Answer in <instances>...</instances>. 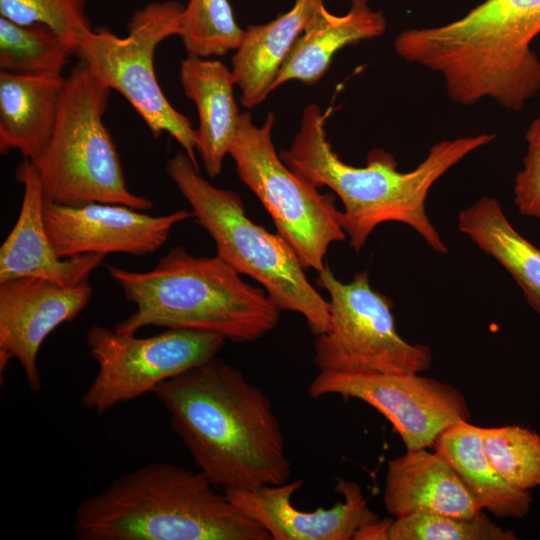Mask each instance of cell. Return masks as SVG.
Listing matches in <instances>:
<instances>
[{
	"label": "cell",
	"mask_w": 540,
	"mask_h": 540,
	"mask_svg": "<svg viewBox=\"0 0 540 540\" xmlns=\"http://www.w3.org/2000/svg\"><path fill=\"white\" fill-rule=\"evenodd\" d=\"M494 134L442 140L433 144L413 170H398L394 156L372 149L366 164L345 163L332 149L325 130V116L319 105L309 104L290 147L279 155L293 171L317 188H330L341 200L342 227L350 247L360 251L373 231L387 222L403 223L439 254L448 247L426 212L432 186L470 153L488 145Z\"/></svg>",
	"instance_id": "2"
},
{
	"label": "cell",
	"mask_w": 540,
	"mask_h": 540,
	"mask_svg": "<svg viewBox=\"0 0 540 540\" xmlns=\"http://www.w3.org/2000/svg\"><path fill=\"white\" fill-rule=\"evenodd\" d=\"M86 0H0L1 17L20 25L40 24L79 44L91 29Z\"/></svg>",
	"instance_id": "28"
},
{
	"label": "cell",
	"mask_w": 540,
	"mask_h": 540,
	"mask_svg": "<svg viewBox=\"0 0 540 540\" xmlns=\"http://www.w3.org/2000/svg\"><path fill=\"white\" fill-rule=\"evenodd\" d=\"M110 92L80 59L65 77L52 137L32 162L47 201L114 203L140 211L153 207L126 185L117 148L103 121Z\"/></svg>",
	"instance_id": "7"
},
{
	"label": "cell",
	"mask_w": 540,
	"mask_h": 540,
	"mask_svg": "<svg viewBox=\"0 0 540 540\" xmlns=\"http://www.w3.org/2000/svg\"><path fill=\"white\" fill-rule=\"evenodd\" d=\"M526 153L515 177L514 203L518 212L540 223V116L525 132Z\"/></svg>",
	"instance_id": "29"
},
{
	"label": "cell",
	"mask_w": 540,
	"mask_h": 540,
	"mask_svg": "<svg viewBox=\"0 0 540 540\" xmlns=\"http://www.w3.org/2000/svg\"><path fill=\"white\" fill-rule=\"evenodd\" d=\"M179 74L184 93L199 116L197 151L207 175L214 178L221 173L241 115L234 98L232 71L221 61L187 55Z\"/></svg>",
	"instance_id": "18"
},
{
	"label": "cell",
	"mask_w": 540,
	"mask_h": 540,
	"mask_svg": "<svg viewBox=\"0 0 540 540\" xmlns=\"http://www.w3.org/2000/svg\"><path fill=\"white\" fill-rule=\"evenodd\" d=\"M135 311L115 330L136 334L148 326L220 334L236 343L255 341L278 324L280 309L264 289L245 282L217 255L196 257L171 248L151 270L107 265Z\"/></svg>",
	"instance_id": "5"
},
{
	"label": "cell",
	"mask_w": 540,
	"mask_h": 540,
	"mask_svg": "<svg viewBox=\"0 0 540 540\" xmlns=\"http://www.w3.org/2000/svg\"><path fill=\"white\" fill-rule=\"evenodd\" d=\"M392 519L377 520L362 527L355 535L357 540H389Z\"/></svg>",
	"instance_id": "30"
},
{
	"label": "cell",
	"mask_w": 540,
	"mask_h": 540,
	"mask_svg": "<svg viewBox=\"0 0 540 540\" xmlns=\"http://www.w3.org/2000/svg\"><path fill=\"white\" fill-rule=\"evenodd\" d=\"M188 55L222 56L236 50L244 36L228 0H189L178 35Z\"/></svg>",
	"instance_id": "25"
},
{
	"label": "cell",
	"mask_w": 540,
	"mask_h": 540,
	"mask_svg": "<svg viewBox=\"0 0 540 540\" xmlns=\"http://www.w3.org/2000/svg\"><path fill=\"white\" fill-rule=\"evenodd\" d=\"M457 227L510 274L540 315V249L514 228L499 201L482 196L460 211Z\"/></svg>",
	"instance_id": "22"
},
{
	"label": "cell",
	"mask_w": 540,
	"mask_h": 540,
	"mask_svg": "<svg viewBox=\"0 0 540 540\" xmlns=\"http://www.w3.org/2000/svg\"><path fill=\"white\" fill-rule=\"evenodd\" d=\"M43 215L61 258L91 253L150 255L162 247L176 224L193 216L186 210L151 216L122 204L63 205L46 199Z\"/></svg>",
	"instance_id": "13"
},
{
	"label": "cell",
	"mask_w": 540,
	"mask_h": 540,
	"mask_svg": "<svg viewBox=\"0 0 540 540\" xmlns=\"http://www.w3.org/2000/svg\"><path fill=\"white\" fill-rule=\"evenodd\" d=\"M92 286L21 277L0 283V373L11 360L22 367L28 387L41 390L38 354L45 339L74 320L89 304Z\"/></svg>",
	"instance_id": "14"
},
{
	"label": "cell",
	"mask_w": 540,
	"mask_h": 540,
	"mask_svg": "<svg viewBox=\"0 0 540 540\" xmlns=\"http://www.w3.org/2000/svg\"><path fill=\"white\" fill-rule=\"evenodd\" d=\"M16 177L24 192L18 218L0 248V283L21 277L41 278L61 286L88 281L106 255L59 257L44 223L45 195L37 168L24 159Z\"/></svg>",
	"instance_id": "16"
},
{
	"label": "cell",
	"mask_w": 540,
	"mask_h": 540,
	"mask_svg": "<svg viewBox=\"0 0 540 540\" xmlns=\"http://www.w3.org/2000/svg\"><path fill=\"white\" fill-rule=\"evenodd\" d=\"M308 394L315 399L335 394L367 403L392 424L407 450L433 446L444 429L470 418L458 389L418 374L321 370L310 382Z\"/></svg>",
	"instance_id": "12"
},
{
	"label": "cell",
	"mask_w": 540,
	"mask_h": 540,
	"mask_svg": "<svg viewBox=\"0 0 540 540\" xmlns=\"http://www.w3.org/2000/svg\"><path fill=\"white\" fill-rule=\"evenodd\" d=\"M386 19L369 0H351L344 15L330 13L325 5L318 11L295 43L272 86V91L295 80L306 85L318 82L332 58L343 47L384 34Z\"/></svg>",
	"instance_id": "21"
},
{
	"label": "cell",
	"mask_w": 540,
	"mask_h": 540,
	"mask_svg": "<svg viewBox=\"0 0 540 540\" xmlns=\"http://www.w3.org/2000/svg\"><path fill=\"white\" fill-rule=\"evenodd\" d=\"M383 501L395 517L430 513L474 519L482 513L449 463L426 449L407 450L388 462Z\"/></svg>",
	"instance_id": "17"
},
{
	"label": "cell",
	"mask_w": 540,
	"mask_h": 540,
	"mask_svg": "<svg viewBox=\"0 0 540 540\" xmlns=\"http://www.w3.org/2000/svg\"><path fill=\"white\" fill-rule=\"evenodd\" d=\"M296 479L255 489H226V497L245 515L261 525L272 540H351L364 526L379 519L363 496L360 486L338 479L335 490L343 495L330 508L303 511L292 503L302 487Z\"/></svg>",
	"instance_id": "15"
},
{
	"label": "cell",
	"mask_w": 540,
	"mask_h": 540,
	"mask_svg": "<svg viewBox=\"0 0 540 540\" xmlns=\"http://www.w3.org/2000/svg\"><path fill=\"white\" fill-rule=\"evenodd\" d=\"M316 283L330 298L329 327L314 346L313 362L319 371L419 374L430 367V347L399 335L392 301L371 287L366 270L344 283L326 265Z\"/></svg>",
	"instance_id": "10"
},
{
	"label": "cell",
	"mask_w": 540,
	"mask_h": 540,
	"mask_svg": "<svg viewBox=\"0 0 540 540\" xmlns=\"http://www.w3.org/2000/svg\"><path fill=\"white\" fill-rule=\"evenodd\" d=\"M274 122L273 113L262 126L253 122L249 112L241 113L229 155L240 180L260 200L303 267L320 272L326 266L329 246L346 238L342 212L332 194L320 193L277 154Z\"/></svg>",
	"instance_id": "8"
},
{
	"label": "cell",
	"mask_w": 540,
	"mask_h": 540,
	"mask_svg": "<svg viewBox=\"0 0 540 540\" xmlns=\"http://www.w3.org/2000/svg\"><path fill=\"white\" fill-rule=\"evenodd\" d=\"M165 169L190 204L196 223L213 239L216 255L257 281L280 310L302 315L314 335L326 332L329 302L309 282L290 245L255 224L238 194L205 180L184 151L172 156Z\"/></svg>",
	"instance_id": "6"
},
{
	"label": "cell",
	"mask_w": 540,
	"mask_h": 540,
	"mask_svg": "<svg viewBox=\"0 0 540 540\" xmlns=\"http://www.w3.org/2000/svg\"><path fill=\"white\" fill-rule=\"evenodd\" d=\"M77 45L49 27L20 25L0 18V69L4 72L62 77Z\"/></svg>",
	"instance_id": "24"
},
{
	"label": "cell",
	"mask_w": 540,
	"mask_h": 540,
	"mask_svg": "<svg viewBox=\"0 0 540 540\" xmlns=\"http://www.w3.org/2000/svg\"><path fill=\"white\" fill-rule=\"evenodd\" d=\"M77 540H272L200 471L152 462L76 507Z\"/></svg>",
	"instance_id": "4"
},
{
	"label": "cell",
	"mask_w": 540,
	"mask_h": 540,
	"mask_svg": "<svg viewBox=\"0 0 540 540\" xmlns=\"http://www.w3.org/2000/svg\"><path fill=\"white\" fill-rule=\"evenodd\" d=\"M540 0H485L445 25L406 29L397 55L441 75L448 97L463 106L485 98L519 111L540 92Z\"/></svg>",
	"instance_id": "3"
},
{
	"label": "cell",
	"mask_w": 540,
	"mask_h": 540,
	"mask_svg": "<svg viewBox=\"0 0 540 540\" xmlns=\"http://www.w3.org/2000/svg\"><path fill=\"white\" fill-rule=\"evenodd\" d=\"M483 448L503 479L520 490L540 485V436L518 425L482 428Z\"/></svg>",
	"instance_id": "26"
},
{
	"label": "cell",
	"mask_w": 540,
	"mask_h": 540,
	"mask_svg": "<svg viewBox=\"0 0 540 540\" xmlns=\"http://www.w3.org/2000/svg\"><path fill=\"white\" fill-rule=\"evenodd\" d=\"M483 513L474 519L415 513L393 520L389 540H514Z\"/></svg>",
	"instance_id": "27"
},
{
	"label": "cell",
	"mask_w": 540,
	"mask_h": 540,
	"mask_svg": "<svg viewBox=\"0 0 540 540\" xmlns=\"http://www.w3.org/2000/svg\"><path fill=\"white\" fill-rule=\"evenodd\" d=\"M65 77L0 72V152L35 162L52 137Z\"/></svg>",
	"instance_id": "20"
},
{
	"label": "cell",
	"mask_w": 540,
	"mask_h": 540,
	"mask_svg": "<svg viewBox=\"0 0 540 540\" xmlns=\"http://www.w3.org/2000/svg\"><path fill=\"white\" fill-rule=\"evenodd\" d=\"M153 393L215 486L249 490L288 481L292 463L280 420L266 393L237 368L215 356Z\"/></svg>",
	"instance_id": "1"
},
{
	"label": "cell",
	"mask_w": 540,
	"mask_h": 540,
	"mask_svg": "<svg viewBox=\"0 0 540 540\" xmlns=\"http://www.w3.org/2000/svg\"><path fill=\"white\" fill-rule=\"evenodd\" d=\"M324 5V0H295L286 13L244 30L231 70L244 107L259 105L272 92L276 76L295 43Z\"/></svg>",
	"instance_id": "19"
},
{
	"label": "cell",
	"mask_w": 540,
	"mask_h": 540,
	"mask_svg": "<svg viewBox=\"0 0 540 540\" xmlns=\"http://www.w3.org/2000/svg\"><path fill=\"white\" fill-rule=\"evenodd\" d=\"M183 10L176 1L149 3L132 15L127 36L91 28L80 39L76 54L100 83L130 103L155 138L168 133L198 167L197 130L169 103L154 70L156 48L179 35Z\"/></svg>",
	"instance_id": "9"
},
{
	"label": "cell",
	"mask_w": 540,
	"mask_h": 540,
	"mask_svg": "<svg viewBox=\"0 0 540 540\" xmlns=\"http://www.w3.org/2000/svg\"><path fill=\"white\" fill-rule=\"evenodd\" d=\"M459 475L482 509L499 518H521L529 511V491L514 488L494 468L483 448L482 428L468 421L444 429L433 444Z\"/></svg>",
	"instance_id": "23"
},
{
	"label": "cell",
	"mask_w": 540,
	"mask_h": 540,
	"mask_svg": "<svg viewBox=\"0 0 540 540\" xmlns=\"http://www.w3.org/2000/svg\"><path fill=\"white\" fill-rule=\"evenodd\" d=\"M85 340L98 369L81 403L98 415L153 393L162 382L217 356L226 342L210 332L167 329L136 337L99 325L88 329Z\"/></svg>",
	"instance_id": "11"
}]
</instances>
